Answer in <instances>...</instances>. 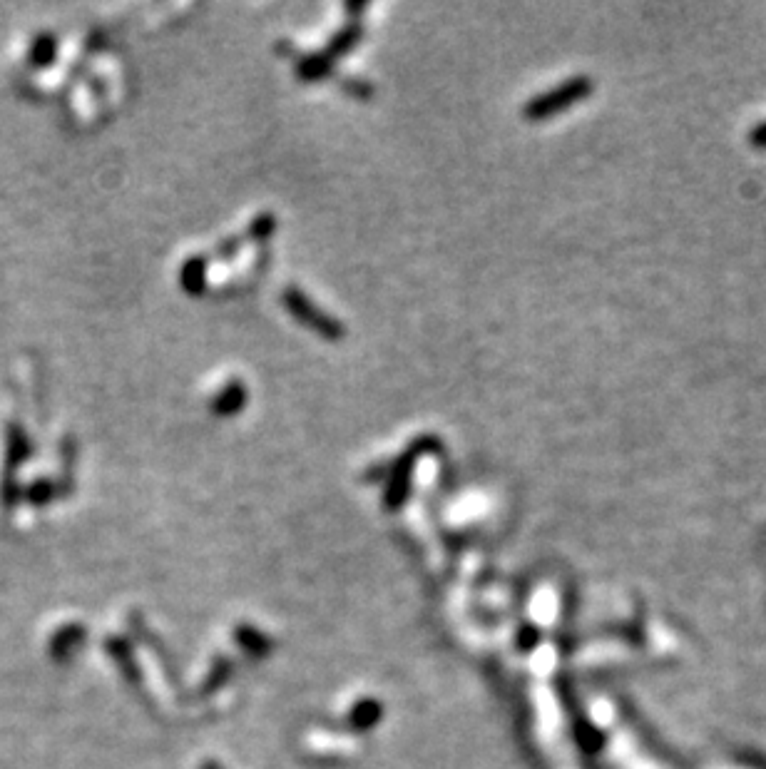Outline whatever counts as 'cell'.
<instances>
[{"instance_id": "cell-1", "label": "cell", "mask_w": 766, "mask_h": 769, "mask_svg": "<svg viewBox=\"0 0 766 769\" xmlns=\"http://www.w3.org/2000/svg\"><path fill=\"white\" fill-rule=\"evenodd\" d=\"M587 93H590V83H587V78L575 80V83L565 85V88L555 90L553 95H548V98L540 103V112H553V110H560V108H568L573 100L582 98V95H587Z\"/></svg>"}, {"instance_id": "cell-2", "label": "cell", "mask_w": 766, "mask_h": 769, "mask_svg": "<svg viewBox=\"0 0 766 769\" xmlns=\"http://www.w3.org/2000/svg\"><path fill=\"white\" fill-rule=\"evenodd\" d=\"M379 715H381V707L376 705V702H364V705L356 707L354 722L359 727H369V725H374L376 720H379Z\"/></svg>"}, {"instance_id": "cell-3", "label": "cell", "mask_w": 766, "mask_h": 769, "mask_svg": "<svg viewBox=\"0 0 766 769\" xmlns=\"http://www.w3.org/2000/svg\"><path fill=\"white\" fill-rule=\"evenodd\" d=\"M53 50H55V43L53 38H40L38 43H35V50H33V58L35 63L43 65V63H50V58H53Z\"/></svg>"}, {"instance_id": "cell-4", "label": "cell", "mask_w": 766, "mask_h": 769, "mask_svg": "<svg viewBox=\"0 0 766 769\" xmlns=\"http://www.w3.org/2000/svg\"><path fill=\"white\" fill-rule=\"evenodd\" d=\"M749 142H752L754 147H759V150H766V122H762V125H757L752 132H749Z\"/></svg>"}, {"instance_id": "cell-5", "label": "cell", "mask_w": 766, "mask_h": 769, "mask_svg": "<svg viewBox=\"0 0 766 769\" xmlns=\"http://www.w3.org/2000/svg\"><path fill=\"white\" fill-rule=\"evenodd\" d=\"M202 769H222L219 765H214V762H209V765H204Z\"/></svg>"}]
</instances>
